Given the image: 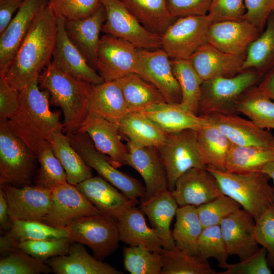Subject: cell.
<instances>
[{
    "label": "cell",
    "instance_id": "obj_1",
    "mask_svg": "<svg viewBox=\"0 0 274 274\" xmlns=\"http://www.w3.org/2000/svg\"><path fill=\"white\" fill-rule=\"evenodd\" d=\"M57 17L50 6L40 12L15 56L0 77L20 91L51 62L57 35Z\"/></svg>",
    "mask_w": 274,
    "mask_h": 274
},
{
    "label": "cell",
    "instance_id": "obj_2",
    "mask_svg": "<svg viewBox=\"0 0 274 274\" xmlns=\"http://www.w3.org/2000/svg\"><path fill=\"white\" fill-rule=\"evenodd\" d=\"M39 76L19 91L18 108L6 122L37 155L44 146L50 143L55 131L63 129L60 113L50 110L49 92L40 89Z\"/></svg>",
    "mask_w": 274,
    "mask_h": 274
},
{
    "label": "cell",
    "instance_id": "obj_3",
    "mask_svg": "<svg viewBox=\"0 0 274 274\" xmlns=\"http://www.w3.org/2000/svg\"><path fill=\"white\" fill-rule=\"evenodd\" d=\"M39 76L40 87L49 92L52 103L63 114V129L74 133L89 113L91 84L55 67L51 62Z\"/></svg>",
    "mask_w": 274,
    "mask_h": 274
},
{
    "label": "cell",
    "instance_id": "obj_4",
    "mask_svg": "<svg viewBox=\"0 0 274 274\" xmlns=\"http://www.w3.org/2000/svg\"><path fill=\"white\" fill-rule=\"evenodd\" d=\"M216 179L223 194L238 203L255 219L274 206V189L265 173H234L206 167Z\"/></svg>",
    "mask_w": 274,
    "mask_h": 274
},
{
    "label": "cell",
    "instance_id": "obj_5",
    "mask_svg": "<svg viewBox=\"0 0 274 274\" xmlns=\"http://www.w3.org/2000/svg\"><path fill=\"white\" fill-rule=\"evenodd\" d=\"M264 74L255 70L243 71L230 77H217L203 81L197 115L212 114L238 115L236 103L242 94L254 86Z\"/></svg>",
    "mask_w": 274,
    "mask_h": 274
},
{
    "label": "cell",
    "instance_id": "obj_6",
    "mask_svg": "<svg viewBox=\"0 0 274 274\" xmlns=\"http://www.w3.org/2000/svg\"><path fill=\"white\" fill-rule=\"evenodd\" d=\"M37 155L9 127L0 122V185H30Z\"/></svg>",
    "mask_w": 274,
    "mask_h": 274
},
{
    "label": "cell",
    "instance_id": "obj_7",
    "mask_svg": "<svg viewBox=\"0 0 274 274\" xmlns=\"http://www.w3.org/2000/svg\"><path fill=\"white\" fill-rule=\"evenodd\" d=\"M212 23L208 14L177 19L161 35L162 49L170 59H189L208 43Z\"/></svg>",
    "mask_w": 274,
    "mask_h": 274
},
{
    "label": "cell",
    "instance_id": "obj_8",
    "mask_svg": "<svg viewBox=\"0 0 274 274\" xmlns=\"http://www.w3.org/2000/svg\"><path fill=\"white\" fill-rule=\"evenodd\" d=\"M65 228L72 242L87 246L102 261L116 250L120 242L116 220L102 214L82 218Z\"/></svg>",
    "mask_w": 274,
    "mask_h": 274
},
{
    "label": "cell",
    "instance_id": "obj_9",
    "mask_svg": "<svg viewBox=\"0 0 274 274\" xmlns=\"http://www.w3.org/2000/svg\"><path fill=\"white\" fill-rule=\"evenodd\" d=\"M164 165L168 189L185 173L194 167H206L202 159L195 130L185 129L167 133L165 143L158 149Z\"/></svg>",
    "mask_w": 274,
    "mask_h": 274
},
{
    "label": "cell",
    "instance_id": "obj_10",
    "mask_svg": "<svg viewBox=\"0 0 274 274\" xmlns=\"http://www.w3.org/2000/svg\"><path fill=\"white\" fill-rule=\"evenodd\" d=\"M106 12L101 31L125 40L139 49L162 48L161 35L145 28L119 0H100Z\"/></svg>",
    "mask_w": 274,
    "mask_h": 274
},
{
    "label": "cell",
    "instance_id": "obj_11",
    "mask_svg": "<svg viewBox=\"0 0 274 274\" xmlns=\"http://www.w3.org/2000/svg\"><path fill=\"white\" fill-rule=\"evenodd\" d=\"M71 143L81 155L86 163L98 175L129 198L143 199L146 194L145 187L138 179L119 170L104 154L98 152L90 143L83 138V134L68 135Z\"/></svg>",
    "mask_w": 274,
    "mask_h": 274
},
{
    "label": "cell",
    "instance_id": "obj_12",
    "mask_svg": "<svg viewBox=\"0 0 274 274\" xmlns=\"http://www.w3.org/2000/svg\"><path fill=\"white\" fill-rule=\"evenodd\" d=\"M139 50L122 39L107 34L102 36L98 47L96 68L104 81L135 73Z\"/></svg>",
    "mask_w": 274,
    "mask_h": 274
},
{
    "label": "cell",
    "instance_id": "obj_13",
    "mask_svg": "<svg viewBox=\"0 0 274 274\" xmlns=\"http://www.w3.org/2000/svg\"><path fill=\"white\" fill-rule=\"evenodd\" d=\"M100 214L76 185L66 183L52 190L49 209L42 222L65 228L82 218Z\"/></svg>",
    "mask_w": 274,
    "mask_h": 274
},
{
    "label": "cell",
    "instance_id": "obj_14",
    "mask_svg": "<svg viewBox=\"0 0 274 274\" xmlns=\"http://www.w3.org/2000/svg\"><path fill=\"white\" fill-rule=\"evenodd\" d=\"M135 73L155 86L166 102H181V90L173 71L171 59L163 49H139Z\"/></svg>",
    "mask_w": 274,
    "mask_h": 274
},
{
    "label": "cell",
    "instance_id": "obj_15",
    "mask_svg": "<svg viewBox=\"0 0 274 274\" xmlns=\"http://www.w3.org/2000/svg\"><path fill=\"white\" fill-rule=\"evenodd\" d=\"M8 204L10 221L14 220L42 221L51 203L52 190L37 185L16 187L1 186Z\"/></svg>",
    "mask_w": 274,
    "mask_h": 274
},
{
    "label": "cell",
    "instance_id": "obj_16",
    "mask_svg": "<svg viewBox=\"0 0 274 274\" xmlns=\"http://www.w3.org/2000/svg\"><path fill=\"white\" fill-rule=\"evenodd\" d=\"M74 133L87 134L96 149L115 166L126 165L127 148L121 140L118 124L89 111Z\"/></svg>",
    "mask_w": 274,
    "mask_h": 274
},
{
    "label": "cell",
    "instance_id": "obj_17",
    "mask_svg": "<svg viewBox=\"0 0 274 274\" xmlns=\"http://www.w3.org/2000/svg\"><path fill=\"white\" fill-rule=\"evenodd\" d=\"M126 140V165L137 171L145 184V196L141 200L149 199L168 189L166 169L158 149L140 147Z\"/></svg>",
    "mask_w": 274,
    "mask_h": 274
},
{
    "label": "cell",
    "instance_id": "obj_18",
    "mask_svg": "<svg viewBox=\"0 0 274 274\" xmlns=\"http://www.w3.org/2000/svg\"><path fill=\"white\" fill-rule=\"evenodd\" d=\"M65 19L57 17V35L51 63L59 70L91 84L104 81L68 38L65 29Z\"/></svg>",
    "mask_w": 274,
    "mask_h": 274
},
{
    "label": "cell",
    "instance_id": "obj_19",
    "mask_svg": "<svg viewBox=\"0 0 274 274\" xmlns=\"http://www.w3.org/2000/svg\"><path fill=\"white\" fill-rule=\"evenodd\" d=\"M172 194L179 207H198L223 195L218 183L206 167H194L177 180Z\"/></svg>",
    "mask_w": 274,
    "mask_h": 274
},
{
    "label": "cell",
    "instance_id": "obj_20",
    "mask_svg": "<svg viewBox=\"0 0 274 274\" xmlns=\"http://www.w3.org/2000/svg\"><path fill=\"white\" fill-rule=\"evenodd\" d=\"M48 0H24L14 17L0 33V72L9 65Z\"/></svg>",
    "mask_w": 274,
    "mask_h": 274
},
{
    "label": "cell",
    "instance_id": "obj_21",
    "mask_svg": "<svg viewBox=\"0 0 274 274\" xmlns=\"http://www.w3.org/2000/svg\"><path fill=\"white\" fill-rule=\"evenodd\" d=\"M255 225L253 217L241 209L221 222L220 228L229 256L236 255L242 260L259 249L254 235Z\"/></svg>",
    "mask_w": 274,
    "mask_h": 274
},
{
    "label": "cell",
    "instance_id": "obj_22",
    "mask_svg": "<svg viewBox=\"0 0 274 274\" xmlns=\"http://www.w3.org/2000/svg\"><path fill=\"white\" fill-rule=\"evenodd\" d=\"M78 190L102 214L117 220L139 203L101 177L87 179L76 185Z\"/></svg>",
    "mask_w": 274,
    "mask_h": 274
},
{
    "label": "cell",
    "instance_id": "obj_23",
    "mask_svg": "<svg viewBox=\"0 0 274 274\" xmlns=\"http://www.w3.org/2000/svg\"><path fill=\"white\" fill-rule=\"evenodd\" d=\"M203 117L219 129L234 145L268 147L274 144V135L269 129L260 128L238 115L212 114Z\"/></svg>",
    "mask_w": 274,
    "mask_h": 274
},
{
    "label": "cell",
    "instance_id": "obj_24",
    "mask_svg": "<svg viewBox=\"0 0 274 274\" xmlns=\"http://www.w3.org/2000/svg\"><path fill=\"white\" fill-rule=\"evenodd\" d=\"M261 32L245 19L213 22L208 43L219 50L233 55H246L247 49Z\"/></svg>",
    "mask_w": 274,
    "mask_h": 274
},
{
    "label": "cell",
    "instance_id": "obj_25",
    "mask_svg": "<svg viewBox=\"0 0 274 274\" xmlns=\"http://www.w3.org/2000/svg\"><path fill=\"white\" fill-rule=\"evenodd\" d=\"M245 55L228 54L207 43L188 60L203 81L217 77H230L242 72Z\"/></svg>",
    "mask_w": 274,
    "mask_h": 274
},
{
    "label": "cell",
    "instance_id": "obj_26",
    "mask_svg": "<svg viewBox=\"0 0 274 274\" xmlns=\"http://www.w3.org/2000/svg\"><path fill=\"white\" fill-rule=\"evenodd\" d=\"M106 19V10L101 4L93 14L87 18L65 21V29L68 38L88 64L95 69L100 39L99 33Z\"/></svg>",
    "mask_w": 274,
    "mask_h": 274
},
{
    "label": "cell",
    "instance_id": "obj_27",
    "mask_svg": "<svg viewBox=\"0 0 274 274\" xmlns=\"http://www.w3.org/2000/svg\"><path fill=\"white\" fill-rule=\"evenodd\" d=\"M83 245L72 242L68 253L51 257L47 263L56 274H122V271L91 256Z\"/></svg>",
    "mask_w": 274,
    "mask_h": 274
},
{
    "label": "cell",
    "instance_id": "obj_28",
    "mask_svg": "<svg viewBox=\"0 0 274 274\" xmlns=\"http://www.w3.org/2000/svg\"><path fill=\"white\" fill-rule=\"evenodd\" d=\"M179 207L169 189L149 199L141 200V210L147 217L165 250L176 247L170 225Z\"/></svg>",
    "mask_w": 274,
    "mask_h": 274
},
{
    "label": "cell",
    "instance_id": "obj_29",
    "mask_svg": "<svg viewBox=\"0 0 274 274\" xmlns=\"http://www.w3.org/2000/svg\"><path fill=\"white\" fill-rule=\"evenodd\" d=\"M89 111L117 124L130 112L115 81L90 85Z\"/></svg>",
    "mask_w": 274,
    "mask_h": 274
},
{
    "label": "cell",
    "instance_id": "obj_30",
    "mask_svg": "<svg viewBox=\"0 0 274 274\" xmlns=\"http://www.w3.org/2000/svg\"><path fill=\"white\" fill-rule=\"evenodd\" d=\"M144 215L135 206L116 220L120 241L129 246H142L159 252L163 249L161 241L154 229L148 226Z\"/></svg>",
    "mask_w": 274,
    "mask_h": 274
},
{
    "label": "cell",
    "instance_id": "obj_31",
    "mask_svg": "<svg viewBox=\"0 0 274 274\" xmlns=\"http://www.w3.org/2000/svg\"><path fill=\"white\" fill-rule=\"evenodd\" d=\"M142 113L167 133L189 129L197 130L210 123L206 118L191 113L180 104L161 102L151 106Z\"/></svg>",
    "mask_w": 274,
    "mask_h": 274
},
{
    "label": "cell",
    "instance_id": "obj_32",
    "mask_svg": "<svg viewBox=\"0 0 274 274\" xmlns=\"http://www.w3.org/2000/svg\"><path fill=\"white\" fill-rule=\"evenodd\" d=\"M118 125L126 140L140 147L158 149L167 138V133L142 112H130Z\"/></svg>",
    "mask_w": 274,
    "mask_h": 274
},
{
    "label": "cell",
    "instance_id": "obj_33",
    "mask_svg": "<svg viewBox=\"0 0 274 274\" xmlns=\"http://www.w3.org/2000/svg\"><path fill=\"white\" fill-rule=\"evenodd\" d=\"M195 131L199 150L206 167L226 171L232 142L211 123Z\"/></svg>",
    "mask_w": 274,
    "mask_h": 274
},
{
    "label": "cell",
    "instance_id": "obj_34",
    "mask_svg": "<svg viewBox=\"0 0 274 274\" xmlns=\"http://www.w3.org/2000/svg\"><path fill=\"white\" fill-rule=\"evenodd\" d=\"M115 81L130 112H143L152 106L166 102L157 88L138 74L131 73Z\"/></svg>",
    "mask_w": 274,
    "mask_h": 274
},
{
    "label": "cell",
    "instance_id": "obj_35",
    "mask_svg": "<svg viewBox=\"0 0 274 274\" xmlns=\"http://www.w3.org/2000/svg\"><path fill=\"white\" fill-rule=\"evenodd\" d=\"M149 30L162 35L177 19L166 0H119Z\"/></svg>",
    "mask_w": 274,
    "mask_h": 274
},
{
    "label": "cell",
    "instance_id": "obj_36",
    "mask_svg": "<svg viewBox=\"0 0 274 274\" xmlns=\"http://www.w3.org/2000/svg\"><path fill=\"white\" fill-rule=\"evenodd\" d=\"M50 144L65 172L67 183L76 186L92 177L91 168L73 147L69 136L62 130L53 133Z\"/></svg>",
    "mask_w": 274,
    "mask_h": 274
},
{
    "label": "cell",
    "instance_id": "obj_37",
    "mask_svg": "<svg viewBox=\"0 0 274 274\" xmlns=\"http://www.w3.org/2000/svg\"><path fill=\"white\" fill-rule=\"evenodd\" d=\"M203 228L197 207H179L172 230L177 248L190 255H198L197 243Z\"/></svg>",
    "mask_w": 274,
    "mask_h": 274
},
{
    "label": "cell",
    "instance_id": "obj_38",
    "mask_svg": "<svg viewBox=\"0 0 274 274\" xmlns=\"http://www.w3.org/2000/svg\"><path fill=\"white\" fill-rule=\"evenodd\" d=\"M236 109L258 127L274 129V102L258 86L254 85L242 94Z\"/></svg>",
    "mask_w": 274,
    "mask_h": 274
},
{
    "label": "cell",
    "instance_id": "obj_39",
    "mask_svg": "<svg viewBox=\"0 0 274 274\" xmlns=\"http://www.w3.org/2000/svg\"><path fill=\"white\" fill-rule=\"evenodd\" d=\"M274 67V12L268 17L264 30L249 46L242 71L253 69L265 74Z\"/></svg>",
    "mask_w": 274,
    "mask_h": 274
},
{
    "label": "cell",
    "instance_id": "obj_40",
    "mask_svg": "<svg viewBox=\"0 0 274 274\" xmlns=\"http://www.w3.org/2000/svg\"><path fill=\"white\" fill-rule=\"evenodd\" d=\"M274 162V144L268 147H241L233 144L226 171L247 173L260 171Z\"/></svg>",
    "mask_w": 274,
    "mask_h": 274
},
{
    "label": "cell",
    "instance_id": "obj_41",
    "mask_svg": "<svg viewBox=\"0 0 274 274\" xmlns=\"http://www.w3.org/2000/svg\"><path fill=\"white\" fill-rule=\"evenodd\" d=\"M171 63L181 90L182 100L180 104L197 115L203 81L188 59H171Z\"/></svg>",
    "mask_w": 274,
    "mask_h": 274
},
{
    "label": "cell",
    "instance_id": "obj_42",
    "mask_svg": "<svg viewBox=\"0 0 274 274\" xmlns=\"http://www.w3.org/2000/svg\"><path fill=\"white\" fill-rule=\"evenodd\" d=\"M162 260L161 274H216L207 260L188 254L176 246L160 251Z\"/></svg>",
    "mask_w": 274,
    "mask_h": 274
},
{
    "label": "cell",
    "instance_id": "obj_43",
    "mask_svg": "<svg viewBox=\"0 0 274 274\" xmlns=\"http://www.w3.org/2000/svg\"><path fill=\"white\" fill-rule=\"evenodd\" d=\"M17 244L27 241L50 240L68 237L65 228L55 227L42 221L14 220L6 233Z\"/></svg>",
    "mask_w": 274,
    "mask_h": 274
},
{
    "label": "cell",
    "instance_id": "obj_44",
    "mask_svg": "<svg viewBox=\"0 0 274 274\" xmlns=\"http://www.w3.org/2000/svg\"><path fill=\"white\" fill-rule=\"evenodd\" d=\"M123 265L131 274H161L162 260L160 252L152 251L142 246L123 249Z\"/></svg>",
    "mask_w": 274,
    "mask_h": 274
},
{
    "label": "cell",
    "instance_id": "obj_45",
    "mask_svg": "<svg viewBox=\"0 0 274 274\" xmlns=\"http://www.w3.org/2000/svg\"><path fill=\"white\" fill-rule=\"evenodd\" d=\"M37 157L40 167L35 179L36 185L52 190L67 183L65 172L50 143L42 148Z\"/></svg>",
    "mask_w": 274,
    "mask_h": 274
},
{
    "label": "cell",
    "instance_id": "obj_46",
    "mask_svg": "<svg viewBox=\"0 0 274 274\" xmlns=\"http://www.w3.org/2000/svg\"><path fill=\"white\" fill-rule=\"evenodd\" d=\"M51 272L52 268L45 261L18 249L1 258L0 274H40Z\"/></svg>",
    "mask_w": 274,
    "mask_h": 274
},
{
    "label": "cell",
    "instance_id": "obj_47",
    "mask_svg": "<svg viewBox=\"0 0 274 274\" xmlns=\"http://www.w3.org/2000/svg\"><path fill=\"white\" fill-rule=\"evenodd\" d=\"M197 251L198 255L204 260L215 258L221 268L228 263L229 255L220 225L203 227L198 241Z\"/></svg>",
    "mask_w": 274,
    "mask_h": 274
},
{
    "label": "cell",
    "instance_id": "obj_48",
    "mask_svg": "<svg viewBox=\"0 0 274 274\" xmlns=\"http://www.w3.org/2000/svg\"><path fill=\"white\" fill-rule=\"evenodd\" d=\"M236 201L224 194L197 207L203 227L220 225L231 214L241 209Z\"/></svg>",
    "mask_w": 274,
    "mask_h": 274
},
{
    "label": "cell",
    "instance_id": "obj_49",
    "mask_svg": "<svg viewBox=\"0 0 274 274\" xmlns=\"http://www.w3.org/2000/svg\"><path fill=\"white\" fill-rule=\"evenodd\" d=\"M72 243L68 237L50 240L27 241L18 243L17 248L45 262L51 257L67 254Z\"/></svg>",
    "mask_w": 274,
    "mask_h": 274
},
{
    "label": "cell",
    "instance_id": "obj_50",
    "mask_svg": "<svg viewBox=\"0 0 274 274\" xmlns=\"http://www.w3.org/2000/svg\"><path fill=\"white\" fill-rule=\"evenodd\" d=\"M55 16L67 20L81 19L93 14L101 6L100 0H48Z\"/></svg>",
    "mask_w": 274,
    "mask_h": 274
},
{
    "label": "cell",
    "instance_id": "obj_51",
    "mask_svg": "<svg viewBox=\"0 0 274 274\" xmlns=\"http://www.w3.org/2000/svg\"><path fill=\"white\" fill-rule=\"evenodd\" d=\"M254 235L258 244L266 251L269 266L274 269V206L255 220Z\"/></svg>",
    "mask_w": 274,
    "mask_h": 274
},
{
    "label": "cell",
    "instance_id": "obj_52",
    "mask_svg": "<svg viewBox=\"0 0 274 274\" xmlns=\"http://www.w3.org/2000/svg\"><path fill=\"white\" fill-rule=\"evenodd\" d=\"M265 248H259L248 258L235 263H227L223 268L225 270L218 274H271V268L266 259Z\"/></svg>",
    "mask_w": 274,
    "mask_h": 274
},
{
    "label": "cell",
    "instance_id": "obj_53",
    "mask_svg": "<svg viewBox=\"0 0 274 274\" xmlns=\"http://www.w3.org/2000/svg\"><path fill=\"white\" fill-rule=\"evenodd\" d=\"M245 0H212L208 15L212 23L244 19Z\"/></svg>",
    "mask_w": 274,
    "mask_h": 274
},
{
    "label": "cell",
    "instance_id": "obj_54",
    "mask_svg": "<svg viewBox=\"0 0 274 274\" xmlns=\"http://www.w3.org/2000/svg\"><path fill=\"white\" fill-rule=\"evenodd\" d=\"M245 5L246 13L244 19L261 32L268 17L274 12V0H245Z\"/></svg>",
    "mask_w": 274,
    "mask_h": 274
},
{
    "label": "cell",
    "instance_id": "obj_55",
    "mask_svg": "<svg viewBox=\"0 0 274 274\" xmlns=\"http://www.w3.org/2000/svg\"><path fill=\"white\" fill-rule=\"evenodd\" d=\"M168 9L176 19L208 14L212 0H166Z\"/></svg>",
    "mask_w": 274,
    "mask_h": 274
},
{
    "label": "cell",
    "instance_id": "obj_56",
    "mask_svg": "<svg viewBox=\"0 0 274 274\" xmlns=\"http://www.w3.org/2000/svg\"><path fill=\"white\" fill-rule=\"evenodd\" d=\"M19 104V91L0 77V122H7L17 111Z\"/></svg>",
    "mask_w": 274,
    "mask_h": 274
},
{
    "label": "cell",
    "instance_id": "obj_57",
    "mask_svg": "<svg viewBox=\"0 0 274 274\" xmlns=\"http://www.w3.org/2000/svg\"><path fill=\"white\" fill-rule=\"evenodd\" d=\"M24 0H0V33L7 27L14 13L18 10Z\"/></svg>",
    "mask_w": 274,
    "mask_h": 274
},
{
    "label": "cell",
    "instance_id": "obj_58",
    "mask_svg": "<svg viewBox=\"0 0 274 274\" xmlns=\"http://www.w3.org/2000/svg\"><path fill=\"white\" fill-rule=\"evenodd\" d=\"M257 86L263 92L274 100V67L264 74Z\"/></svg>",
    "mask_w": 274,
    "mask_h": 274
},
{
    "label": "cell",
    "instance_id": "obj_59",
    "mask_svg": "<svg viewBox=\"0 0 274 274\" xmlns=\"http://www.w3.org/2000/svg\"><path fill=\"white\" fill-rule=\"evenodd\" d=\"M10 225L8 202L4 190L2 188H0V227L1 230L9 229Z\"/></svg>",
    "mask_w": 274,
    "mask_h": 274
},
{
    "label": "cell",
    "instance_id": "obj_60",
    "mask_svg": "<svg viewBox=\"0 0 274 274\" xmlns=\"http://www.w3.org/2000/svg\"><path fill=\"white\" fill-rule=\"evenodd\" d=\"M17 243L6 234L1 236L0 253L1 258L6 256L11 252L17 249Z\"/></svg>",
    "mask_w": 274,
    "mask_h": 274
},
{
    "label": "cell",
    "instance_id": "obj_61",
    "mask_svg": "<svg viewBox=\"0 0 274 274\" xmlns=\"http://www.w3.org/2000/svg\"><path fill=\"white\" fill-rule=\"evenodd\" d=\"M261 171L266 174L273 182V188L274 189V162H271L264 166Z\"/></svg>",
    "mask_w": 274,
    "mask_h": 274
}]
</instances>
